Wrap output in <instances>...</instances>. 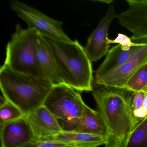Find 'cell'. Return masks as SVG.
<instances>
[{
	"instance_id": "6da1fadb",
	"label": "cell",
	"mask_w": 147,
	"mask_h": 147,
	"mask_svg": "<svg viewBox=\"0 0 147 147\" xmlns=\"http://www.w3.org/2000/svg\"><path fill=\"white\" fill-rule=\"evenodd\" d=\"M92 92L108 131L105 147H123L136 125L132 109L134 92L103 86H93Z\"/></svg>"
},
{
	"instance_id": "7a4b0ae2",
	"label": "cell",
	"mask_w": 147,
	"mask_h": 147,
	"mask_svg": "<svg viewBox=\"0 0 147 147\" xmlns=\"http://www.w3.org/2000/svg\"><path fill=\"white\" fill-rule=\"evenodd\" d=\"M47 39L51 47L62 84L79 92H92L94 82L92 62L87 55L85 48L77 40L65 42Z\"/></svg>"
},
{
	"instance_id": "3957f363",
	"label": "cell",
	"mask_w": 147,
	"mask_h": 147,
	"mask_svg": "<svg viewBox=\"0 0 147 147\" xmlns=\"http://www.w3.org/2000/svg\"><path fill=\"white\" fill-rule=\"evenodd\" d=\"M0 86L3 96L24 114L42 106L54 86L43 77L17 72L5 64L0 69Z\"/></svg>"
},
{
	"instance_id": "277c9868",
	"label": "cell",
	"mask_w": 147,
	"mask_h": 147,
	"mask_svg": "<svg viewBox=\"0 0 147 147\" xmlns=\"http://www.w3.org/2000/svg\"><path fill=\"white\" fill-rule=\"evenodd\" d=\"M38 35L36 30H24L18 24L7 46L4 64L17 72L45 78L37 57Z\"/></svg>"
},
{
	"instance_id": "5b68a950",
	"label": "cell",
	"mask_w": 147,
	"mask_h": 147,
	"mask_svg": "<svg viewBox=\"0 0 147 147\" xmlns=\"http://www.w3.org/2000/svg\"><path fill=\"white\" fill-rule=\"evenodd\" d=\"M62 84L54 86L44 102L64 131H74L82 115L84 103L80 93Z\"/></svg>"
},
{
	"instance_id": "8992f818",
	"label": "cell",
	"mask_w": 147,
	"mask_h": 147,
	"mask_svg": "<svg viewBox=\"0 0 147 147\" xmlns=\"http://www.w3.org/2000/svg\"><path fill=\"white\" fill-rule=\"evenodd\" d=\"M11 7L18 16L26 22L28 29L36 30L47 38L65 42H73L63 32L62 22L50 18L36 8L17 0L11 1Z\"/></svg>"
},
{
	"instance_id": "52a82bcc",
	"label": "cell",
	"mask_w": 147,
	"mask_h": 147,
	"mask_svg": "<svg viewBox=\"0 0 147 147\" xmlns=\"http://www.w3.org/2000/svg\"><path fill=\"white\" fill-rule=\"evenodd\" d=\"M147 63V42L122 66L102 78L94 81L93 86L125 88L135 74Z\"/></svg>"
},
{
	"instance_id": "ba28073f",
	"label": "cell",
	"mask_w": 147,
	"mask_h": 147,
	"mask_svg": "<svg viewBox=\"0 0 147 147\" xmlns=\"http://www.w3.org/2000/svg\"><path fill=\"white\" fill-rule=\"evenodd\" d=\"M117 15L114 6H110L97 28L88 37L84 48L92 62L98 61L109 52L110 44L108 42V30L111 23Z\"/></svg>"
},
{
	"instance_id": "9c48e42d",
	"label": "cell",
	"mask_w": 147,
	"mask_h": 147,
	"mask_svg": "<svg viewBox=\"0 0 147 147\" xmlns=\"http://www.w3.org/2000/svg\"><path fill=\"white\" fill-rule=\"evenodd\" d=\"M24 119L30 126L34 136L33 145L63 130L57 119L44 106L25 114Z\"/></svg>"
},
{
	"instance_id": "30bf717a",
	"label": "cell",
	"mask_w": 147,
	"mask_h": 147,
	"mask_svg": "<svg viewBox=\"0 0 147 147\" xmlns=\"http://www.w3.org/2000/svg\"><path fill=\"white\" fill-rule=\"evenodd\" d=\"M0 138L1 147H25L34 142L32 130L24 118L1 124Z\"/></svg>"
},
{
	"instance_id": "8fae6325",
	"label": "cell",
	"mask_w": 147,
	"mask_h": 147,
	"mask_svg": "<svg viewBox=\"0 0 147 147\" xmlns=\"http://www.w3.org/2000/svg\"><path fill=\"white\" fill-rule=\"evenodd\" d=\"M147 42V40L139 42L138 45L131 47L128 51L124 50L120 45L113 47L95 72L94 81L102 78L122 66L138 52Z\"/></svg>"
},
{
	"instance_id": "7c38bea8",
	"label": "cell",
	"mask_w": 147,
	"mask_h": 147,
	"mask_svg": "<svg viewBox=\"0 0 147 147\" xmlns=\"http://www.w3.org/2000/svg\"><path fill=\"white\" fill-rule=\"evenodd\" d=\"M37 53L45 78L54 86L62 84L58 76L51 47L47 38L39 34L37 43Z\"/></svg>"
},
{
	"instance_id": "4fadbf2b",
	"label": "cell",
	"mask_w": 147,
	"mask_h": 147,
	"mask_svg": "<svg viewBox=\"0 0 147 147\" xmlns=\"http://www.w3.org/2000/svg\"><path fill=\"white\" fill-rule=\"evenodd\" d=\"M74 131L100 136L107 139L108 137L107 128L101 114L85 103L79 124Z\"/></svg>"
},
{
	"instance_id": "5bb4252c",
	"label": "cell",
	"mask_w": 147,
	"mask_h": 147,
	"mask_svg": "<svg viewBox=\"0 0 147 147\" xmlns=\"http://www.w3.org/2000/svg\"><path fill=\"white\" fill-rule=\"evenodd\" d=\"M47 141H56L68 143L90 144L99 147L101 145H105L107 143V139L106 138L96 135L74 131H63L56 136L46 138L39 143Z\"/></svg>"
},
{
	"instance_id": "9a60e30c",
	"label": "cell",
	"mask_w": 147,
	"mask_h": 147,
	"mask_svg": "<svg viewBox=\"0 0 147 147\" xmlns=\"http://www.w3.org/2000/svg\"><path fill=\"white\" fill-rule=\"evenodd\" d=\"M123 147H147V116L133 128Z\"/></svg>"
},
{
	"instance_id": "2e32d148",
	"label": "cell",
	"mask_w": 147,
	"mask_h": 147,
	"mask_svg": "<svg viewBox=\"0 0 147 147\" xmlns=\"http://www.w3.org/2000/svg\"><path fill=\"white\" fill-rule=\"evenodd\" d=\"M24 115L17 106L8 101L4 96L1 97V124L22 118Z\"/></svg>"
},
{
	"instance_id": "e0dca14e",
	"label": "cell",
	"mask_w": 147,
	"mask_h": 147,
	"mask_svg": "<svg viewBox=\"0 0 147 147\" xmlns=\"http://www.w3.org/2000/svg\"><path fill=\"white\" fill-rule=\"evenodd\" d=\"M132 92H147V63L139 69L131 78L125 88Z\"/></svg>"
},
{
	"instance_id": "ac0fdd59",
	"label": "cell",
	"mask_w": 147,
	"mask_h": 147,
	"mask_svg": "<svg viewBox=\"0 0 147 147\" xmlns=\"http://www.w3.org/2000/svg\"><path fill=\"white\" fill-rule=\"evenodd\" d=\"M146 92H144L134 93L132 99V109L136 125L140 122V113L143 105Z\"/></svg>"
},
{
	"instance_id": "d6986e66",
	"label": "cell",
	"mask_w": 147,
	"mask_h": 147,
	"mask_svg": "<svg viewBox=\"0 0 147 147\" xmlns=\"http://www.w3.org/2000/svg\"><path fill=\"white\" fill-rule=\"evenodd\" d=\"M108 42L111 44H118L120 45L121 47L125 50L128 51L130 49L131 47L136 46L139 44V42H133L131 38L123 34L119 33L117 36L113 40L108 39Z\"/></svg>"
},
{
	"instance_id": "ffe728a7",
	"label": "cell",
	"mask_w": 147,
	"mask_h": 147,
	"mask_svg": "<svg viewBox=\"0 0 147 147\" xmlns=\"http://www.w3.org/2000/svg\"><path fill=\"white\" fill-rule=\"evenodd\" d=\"M70 144L56 141H47L39 143L37 145L38 147H63Z\"/></svg>"
},
{
	"instance_id": "44dd1931",
	"label": "cell",
	"mask_w": 147,
	"mask_h": 147,
	"mask_svg": "<svg viewBox=\"0 0 147 147\" xmlns=\"http://www.w3.org/2000/svg\"><path fill=\"white\" fill-rule=\"evenodd\" d=\"M63 147H98L95 145L90 144H80L71 143Z\"/></svg>"
},
{
	"instance_id": "7402d4cb",
	"label": "cell",
	"mask_w": 147,
	"mask_h": 147,
	"mask_svg": "<svg viewBox=\"0 0 147 147\" xmlns=\"http://www.w3.org/2000/svg\"><path fill=\"white\" fill-rule=\"evenodd\" d=\"M37 146V145H32V144H30V145H28V146H26V147H36Z\"/></svg>"
},
{
	"instance_id": "603a6c76",
	"label": "cell",
	"mask_w": 147,
	"mask_h": 147,
	"mask_svg": "<svg viewBox=\"0 0 147 147\" xmlns=\"http://www.w3.org/2000/svg\"><path fill=\"white\" fill-rule=\"evenodd\" d=\"M36 147H38V145H37V146Z\"/></svg>"
}]
</instances>
